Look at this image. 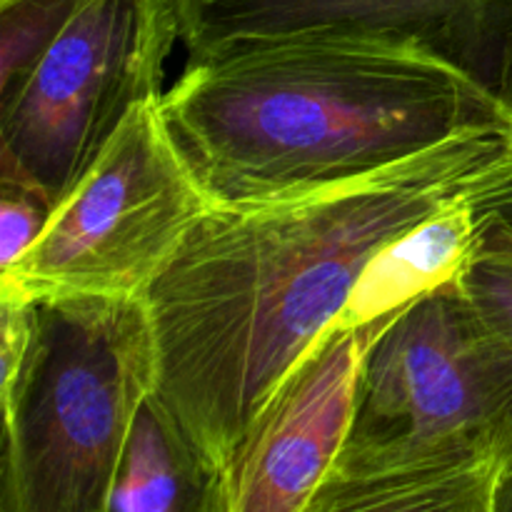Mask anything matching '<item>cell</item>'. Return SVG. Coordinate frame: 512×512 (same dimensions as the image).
Here are the masks:
<instances>
[{"instance_id":"obj_15","label":"cell","mask_w":512,"mask_h":512,"mask_svg":"<svg viewBox=\"0 0 512 512\" xmlns=\"http://www.w3.org/2000/svg\"><path fill=\"white\" fill-rule=\"evenodd\" d=\"M495 512H512V460L505 470L503 480H500L498 498H495Z\"/></svg>"},{"instance_id":"obj_5","label":"cell","mask_w":512,"mask_h":512,"mask_svg":"<svg viewBox=\"0 0 512 512\" xmlns=\"http://www.w3.org/2000/svg\"><path fill=\"white\" fill-rule=\"evenodd\" d=\"M213 210L170 140L160 100L128 115L93 168L53 210L0 290L23 298H145L195 225Z\"/></svg>"},{"instance_id":"obj_11","label":"cell","mask_w":512,"mask_h":512,"mask_svg":"<svg viewBox=\"0 0 512 512\" xmlns=\"http://www.w3.org/2000/svg\"><path fill=\"white\" fill-rule=\"evenodd\" d=\"M85 0H0V103L63 35Z\"/></svg>"},{"instance_id":"obj_12","label":"cell","mask_w":512,"mask_h":512,"mask_svg":"<svg viewBox=\"0 0 512 512\" xmlns=\"http://www.w3.org/2000/svg\"><path fill=\"white\" fill-rule=\"evenodd\" d=\"M475 228V250L512 258V150L465 195Z\"/></svg>"},{"instance_id":"obj_4","label":"cell","mask_w":512,"mask_h":512,"mask_svg":"<svg viewBox=\"0 0 512 512\" xmlns=\"http://www.w3.org/2000/svg\"><path fill=\"white\" fill-rule=\"evenodd\" d=\"M158 355L145 298L33 300V335L3 398L0 512H108Z\"/></svg>"},{"instance_id":"obj_6","label":"cell","mask_w":512,"mask_h":512,"mask_svg":"<svg viewBox=\"0 0 512 512\" xmlns=\"http://www.w3.org/2000/svg\"><path fill=\"white\" fill-rule=\"evenodd\" d=\"M175 40L170 0H85L0 103V178L30 185L58 208L128 115L163 98Z\"/></svg>"},{"instance_id":"obj_2","label":"cell","mask_w":512,"mask_h":512,"mask_svg":"<svg viewBox=\"0 0 512 512\" xmlns=\"http://www.w3.org/2000/svg\"><path fill=\"white\" fill-rule=\"evenodd\" d=\"M160 115L213 208H258L368 178L455 138L512 130L503 100L405 45L235 43L190 58Z\"/></svg>"},{"instance_id":"obj_9","label":"cell","mask_w":512,"mask_h":512,"mask_svg":"<svg viewBox=\"0 0 512 512\" xmlns=\"http://www.w3.org/2000/svg\"><path fill=\"white\" fill-rule=\"evenodd\" d=\"M108 512H230L223 473L150 393L115 475Z\"/></svg>"},{"instance_id":"obj_1","label":"cell","mask_w":512,"mask_h":512,"mask_svg":"<svg viewBox=\"0 0 512 512\" xmlns=\"http://www.w3.org/2000/svg\"><path fill=\"white\" fill-rule=\"evenodd\" d=\"M512 130L463 135L368 178L258 208H213L145 293L155 390L228 473L375 253L463 198Z\"/></svg>"},{"instance_id":"obj_8","label":"cell","mask_w":512,"mask_h":512,"mask_svg":"<svg viewBox=\"0 0 512 512\" xmlns=\"http://www.w3.org/2000/svg\"><path fill=\"white\" fill-rule=\"evenodd\" d=\"M398 313L315 340L230 468V512L310 510L348 433L360 355Z\"/></svg>"},{"instance_id":"obj_7","label":"cell","mask_w":512,"mask_h":512,"mask_svg":"<svg viewBox=\"0 0 512 512\" xmlns=\"http://www.w3.org/2000/svg\"><path fill=\"white\" fill-rule=\"evenodd\" d=\"M170 8L190 58L253 40L338 38L423 50L503 103L512 78V0H170Z\"/></svg>"},{"instance_id":"obj_13","label":"cell","mask_w":512,"mask_h":512,"mask_svg":"<svg viewBox=\"0 0 512 512\" xmlns=\"http://www.w3.org/2000/svg\"><path fill=\"white\" fill-rule=\"evenodd\" d=\"M53 205L18 180L0 178V273L10 270L43 235Z\"/></svg>"},{"instance_id":"obj_10","label":"cell","mask_w":512,"mask_h":512,"mask_svg":"<svg viewBox=\"0 0 512 512\" xmlns=\"http://www.w3.org/2000/svg\"><path fill=\"white\" fill-rule=\"evenodd\" d=\"M465 195L375 253L333 323L340 328L373 323L458 278L475 253Z\"/></svg>"},{"instance_id":"obj_14","label":"cell","mask_w":512,"mask_h":512,"mask_svg":"<svg viewBox=\"0 0 512 512\" xmlns=\"http://www.w3.org/2000/svg\"><path fill=\"white\" fill-rule=\"evenodd\" d=\"M458 283L480 318L512 345V258L500 253H480L458 275Z\"/></svg>"},{"instance_id":"obj_3","label":"cell","mask_w":512,"mask_h":512,"mask_svg":"<svg viewBox=\"0 0 512 512\" xmlns=\"http://www.w3.org/2000/svg\"><path fill=\"white\" fill-rule=\"evenodd\" d=\"M510 460L512 345L455 278L365 345L343 448L308 512H495Z\"/></svg>"}]
</instances>
